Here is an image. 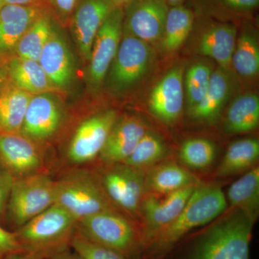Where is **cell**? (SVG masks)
<instances>
[{"instance_id":"cell-1","label":"cell","mask_w":259,"mask_h":259,"mask_svg":"<svg viewBox=\"0 0 259 259\" xmlns=\"http://www.w3.org/2000/svg\"><path fill=\"white\" fill-rule=\"evenodd\" d=\"M253 225L235 209L200 235L185 259H249Z\"/></svg>"},{"instance_id":"cell-2","label":"cell","mask_w":259,"mask_h":259,"mask_svg":"<svg viewBox=\"0 0 259 259\" xmlns=\"http://www.w3.org/2000/svg\"><path fill=\"white\" fill-rule=\"evenodd\" d=\"M224 192L216 186L197 185L177 219L149 245L155 255H161L175 246L192 230L212 222L227 208Z\"/></svg>"},{"instance_id":"cell-3","label":"cell","mask_w":259,"mask_h":259,"mask_svg":"<svg viewBox=\"0 0 259 259\" xmlns=\"http://www.w3.org/2000/svg\"><path fill=\"white\" fill-rule=\"evenodd\" d=\"M76 221L54 204L15 231L22 251L44 259L67 250L76 231Z\"/></svg>"},{"instance_id":"cell-4","label":"cell","mask_w":259,"mask_h":259,"mask_svg":"<svg viewBox=\"0 0 259 259\" xmlns=\"http://www.w3.org/2000/svg\"><path fill=\"white\" fill-rule=\"evenodd\" d=\"M111 201L93 176L75 172L55 181V203L71 214L76 222L97 213L110 210Z\"/></svg>"},{"instance_id":"cell-5","label":"cell","mask_w":259,"mask_h":259,"mask_svg":"<svg viewBox=\"0 0 259 259\" xmlns=\"http://www.w3.org/2000/svg\"><path fill=\"white\" fill-rule=\"evenodd\" d=\"M76 232L90 241L120 252L127 258L137 254L144 245L133 225L114 209L80 220L76 223Z\"/></svg>"},{"instance_id":"cell-6","label":"cell","mask_w":259,"mask_h":259,"mask_svg":"<svg viewBox=\"0 0 259 259\" xmlns=\"http://www.w3.org/2000/svg\"><path fill=\"white\" fill-rule=\"evenodd\" d=\"M55 203V181L41 172L15 179L7 211L17 229Z\"/></svg>"},{"instance_id":"cell-7","label":"cell","mask_w":259,"mask_h":259,"mask_svg":"<svg viewBox=\"0 0 259 259\" xmlns=\"http://www.w3.org/2000/svg\"><path fill=\"white\" fill-rule=\"evenodd\" d=\"M153 59L150 44L122 32L120 47L107 74L109 88L116 93L132 88L148 72Z\"/></svg>"},{"instance_id":"cell-8","label":"cell","mask_w":259,"mask_h":259,"mask_svg":"<svg viewBox=\"0 0 259 259\" xmlns=\"http://www.w3.org/2000/svg\"><path fill=\"white\" fill-rule=\"evenodd\" d=\"M123 21L122 7H116L97 32L88 63V82L92 88H100L106 78L120 47Z\"/></svg>"},{"instance_id":"cell-9","label":"cell","mask_w":259,"mask_h":259,"mask_svg":"<svg viewBox=\"0 0 259 259\" xmlns=\"http://www.w3.org/2000/svg\"><path fill=\"white\" fill-rule=\"evenodd\" d=\"M115 110H107L89 117L76 129L67 156L74 164H83L100 156L109 134L117 120Z\"/></svg>"},{"instance_id":"cell-10","label":"cell","mask_w":259,"mask_h":259,"mask_svg":"<svg viewBox=\"0 0 259 259\" xmlns=\"http://www.w3.org/2000/svg\"><path fill=\"white\" fill-rule=\"evenodd\" d=\"M169 8L166 0H130L122 6L123 31L148 44L161 40Z\"/></svg>"},{"instance_id":"cell-11","label":"cell","mask_w":259,"mask_h":259,"mask_svg":"<svg viewBox=\"0 0 259 259\" xmlns=\"http://www.w3.org/2000/svg\"><path fill=\"white\" fill-rule=\"evenodd\" d=\"M197 186H190L163 197L152 194L143 199L141 206L145 219L142 236L144 245H151L177 219Z\"/></svg>"},{"instance_id":"cell-12","label":"cell","mask_w":259,"mask_h":259,"mask_svg":"<svg viewBox=\"0 0 259 259\" xmlns=\"http://www.w3.org/2000/svg\"><path fill=\"white\" fill-rule=\"evenodd\" d=\"M116 6L111 0H78L69 27L80 57L90 60L97 31Z\"/></svg>"},{"instance_id":"cell-13","label":"cell","mask_w":259,"mask_h":259,"mask_svg":"<svg viewBox=\"0 0 259 259\" xmlns=\"http://www.w3.org/2000/svg\"><path fill=\"white\" fill-rule=\"evenodd\" d=\"M62 120V107L54 95L51 93L32 95L20 134L35 143L47 141L57 132Z\"/></svg>"},{"instance_id":"cell-14","label":"cell","mask_w":259,"mask_h":259,"mask_svg":"<svg viewBox=\"0 0 259 259\" xmlns=\"http://www.w3.org/2000/svg\"><path fill=\"white\" fill-rule=\"evenodd\" d=\"M51 10L42 7L4 5L0 8V64L15 57L19 40L28 28Z\"/></svg>"},{"instance_id":"cell-15","label":"cell","mask_w":259,"mask_h":259,"mask_svg":"<svg viewBox=\"0 0 259 259\" xmlns=\"http://www.w3.org/2000/svg\"><path fill=\"white\" fill-rule=\"evenodd\" d=\"M118 164L106 172L102 179V188L110 200L121 208L136 212L146 192L145 177L139 168Z\"/></svg>"},{"instance_id":"cell-16","label":"cell","mask_w":259,"mask_h":259,"mask_svg":"<svg viewBox=\"0 0 259 259\" xmlns=\"http://www.w3.org/2000/svg\"><path fill=\"white\" fill-rule=\"evenodd\" d=\"M61 28L56 22L38 59L51 83L59 90L68 88L75 75L74 54Z\"/></svg>"},{"instance_id":"cell-17","label":"cell","mask_w":259,"mask_h":259,"mask_svg":"<svg viewBox=\"0 0 259 259\" xmlns=\"http://www.w3.org/2000/svg\"><path fill=\"white\" fill-rule=\"evenodd\" d=\"M42 158L35 143L20 134H0V168L14 179L40 172Z\"/></svg>"},{"instance_id":"cell-18","label":"cell","mask_w":259,"mask_h":259,"mask_svg":"<svg viewBox=\"0 0 259 259\" xmlns=\"http://www.w3.org/2000/svg\"><path fill=\"white\" fill-rule=\"evenodd\" d=\"M184 75L183 66H175L155 85L150 95V111L165 123H175L182 113L185 92Z\"/></svg>"},{"instance_id":"cell-19","label":"cell","mask_w":259,"mask_h":259,"mask_svg":"<svg viewBox=\"0 0 259 259\" xmlns=\"http://www.w3.org/2000/svg\"><path fill=\"white\" fill-rule=\"evenodd\" d=\"M199 34L197 52L211 58L220 67L231 71L238 30L234 24L226 21L204 20Z\"/></svg>"},{"instance_id":"cell-20","label":"cell","mask_w":259,"mask_h":259,"mask_svg":"<svg viewBox=\"0 0 259 259\" xmlns=\"http://www.w3.org/2000/svg\"><path fill=\"white\" fill-rule=\"evenodd\" d=\"M146 132L144 122L137 117L117 119L100 153V158L105 163H124Z\"/></svg>"},{"instance_id":"cell-21","label":"cell","mask_w":259,"mask_h":259,"mask_svg":"<svg viewBox=\"0 0 259 259\" xmlns=\"http://www.w3.org/2000/svg\"><path fill=\"white\" fill-rule=\"evenodd\" d=\"M5 66L10 82L30 95L59 91L51 83L38 61L14 57Z\"/></svg>"},{"instance_id":"cell-22","label":"cell","mask_w":259,"mask_h":259,"mask_svg":"<svg viewBox=\"0 0 259 259\" xmlns=\"http://www.w3.org/2000/svg\"><path fill=\"white\" fill-rule=\"evenodd\" d=\"M230 71L220 67L213 71L209 88L202 101L189 110L194 120L212 123L218 118L231 93Z\"/></svg>"},{"instance_id":"cell-23","label":"cell","mask_w":259,"mask_h":259,"mask_svg":"<svg viewBox=\"0 0 259 259\" xmlns=\"http://www.w3.org/2000/svg\"><path fill=\"white\" fill-rule=\"evenodd\" d=\"M32 95L8 82L0 93V134H20Z\"/></svg>"},{"instance_id":"cell-24","label":"cell","mask_w":259,"mask_h":259,"mask_svg":"<svg viewBox=\"0 0 259 259\" xmlns=\"http://www.w3.org/2000/svg\"><path fill=\"white\" fill-rule=\"evenodd\" d=\"M194 21L195 15L190 8L183 5L170 7L160 40L163 52L171 54L180 49L192 32Z\"/></svg>"},{"instance_id":"cell-25","label":"cell","mask_w":259,"mask_h":259,"mask_svg":"<svg viewBox=\"0 0 259 259\" xmlns=\"http://www.w3.org/2000/svg\"><path fill=\"white\" fill-rule=\"evenodd\" d=\"M232 207L244 213L255 223L259 209V168H252L232 184L227 194Z\"/></svg>"},{"instance_id":"cell-26","label":"cell","mask_w":259,"mask_h":259,"mask_svg":"<svg viewBox=\"0 0 259 259\" xmlns=\"http://www.w3.org/2000/svg\"><path fill=\"white\" fill-rule=\"evenodd\" d=\"M197 180L175 163L163 164L151 170L145 177L146 191L154 194H167L190 186L197 185Z\"/></svg>"},{"instance_id":"cell-27","label":"cell","mask_w":259,"mask_h":259,"mask_svg":"<svg viewBox=\"0 0 259 259\" xmlns=\"http://www.w3.org/2000/svg\"><path fill=\"white\" fill-rule=\"evenodd\" d=\"M231 68L242 77L253 78L258 74V40L256 32L248 24L243 25L241 34L237 37Z\"/></svg>"},{"instance_id":"cell-28","label":"cell","mask_w":259,"mask_h":259,"mask_svg":"<svg viewBox=\"0 0 259 259\" xmlns=\"http://www.w3.org/2000/svg\"><path fill=\"white\" fill-rule=\"evenodd\" d=\"M259 124V98L254 94H245L233 101L227 112L225 127L227 133L241 134L250 132Z\"/></svg>"},{"instance_id":"cell-29","label":"cell","mask_w":259,"mask_h":259,"mask_svg":"<svg viewBox=\"0 0 259 259\" xmlns=\"http://www.w3.org/2000/svg\"><path fill=\"white\" fill-rule=\"evenodd\" d=\"M56 22L51 11L37 19L19 40L15 57L38 61Z\"/></svg>"},{"instance_id":"cell-30","label":"cell","mask_w":259,"mask_h":259,"mask_svg":"<svg viewBox=\"0 0 259 259\" xmlns=\"http://www.w3.org/2000/svg\"><path fill=\"white\" fill-rule=\"evenodd\" d=\"M259 157V142L255 139L239 140L230 145L218 168V177L232 176L253 166Z\"/></svg>"},{"instance_id":"cell-31","label":"cell","mask_w":259,"mask_h":259,"mask_svg":"<svg viewBox=\"0 0 259 259\" xmlns=\"http://www.w3.org/2000/svg\"><path fill=\"white\" fill-rule=\"evenodd\" d=\"M166 144L161 138L154 133L146 131L134 152L122 163L140 169L161 161L166 156Z\"/></svg>"},{"instance_id":"cell-32","label":"cell","mask_w":259,"mask_h":259,"mask_svg":"<svg viewBox=\"0 0 259 259\" xmlns=\"http://www.w3.org/2000/svg\"><path fill=\"white\" fill-rule=\"evenodd\" d=\"M217 153L215 144L209 140L194 138L187 140L180 148L181 161L186 166L201 170L214 162Z\"/></svg>"},{"instance_id":"cell-33","label":"cell","mask_w":259,"mask_h":259,"mask_svg":"<svg viewBox=\"0 0 259 259\" xmlns=\"http://www.w3.org/2000/svg\"><path fill=\"white\" fill-rule=\"evenodd\" d=\"M196 2L204 13L225 18L250 16L259 5V0H196Z\"/></svg>"},{"instance_id":"cell-34","label":"cell","mask_w":259,"mask_h":259,"mask_svg":"<svg viewBox=\"0 0 259 259\" xmlns=\"http://www.w3.org/2000/svg\"><path fill=\"white\" fill-rule=\"evenodd\" d=\"M212 70L204 62L192 65L184 75V90L187 95L189 110L202 101L209 88Z\"/></svg>"},{"instance_id":"cell-35","label":"cell","mask_w":259,"mask_h":259,"mask_svg":"<svg viewBox=\"0 0 259 259\" xmlns=\"http://www.w3.org/2000/svg\"><path fill=\"white\" fill-rule=\"evenodd\" d=\"M70 246L83 259H128L120 252L90 241L76 231Z\"/></svg>"},{"instance_id":"cell-36","label":"cell","mask_w":259,"mask_h":259,"mask_svg":"<svg viewBox=\"0 0 259 259\" xmlns=\"http://www.w3.org/2000/svg\"><path fill=\"white\" fill-rule=\"evenodd\" d=\"M51 13L61 28L69 27L78 0H48Z\"/></svg>"},{"instance_id":"cell-37","label":"cell","mask_w":259,"mask_h":259,"mask_svg":"<svg viewBox=\"0 0 259 259\" xmlns=\"http://www.w3.org/2000/svg\"><path fill=\"white\" fill-rule=\"evenodd\" d=\"M20 251H22V250L15 232L7 231L0 226V259Z\"/></svg>"},{"instance_id":"cell-38","label":"cell","mask_w":259,"mask_h":259,"mask_svg":"<svg viewBox=\"0 0 259 259\" xmlns=\"http://www.w3.org/2000/svg\"><path fill=\"white\" fill-rule=\"evenodd\" d=\"M14 180L8 172L0 168V216L6 211Z\"/></svg>"},{"instance_id":"cell-39","label":"cell","mask_w":259,"mask_h":259,"mask_svg":"<svg viewBox=\"0 0 259 259\" xmlns=\"http://www.w3.org/2000/svg\"><path fill=\"white\" fill-rule=\"evenodd\" d=\"M4 3L5 5L42 7V8H47L50 9L48 0H4Z\"/></svg>"},{"instance_id":"cell-40","label":"cell","mask_w":259,"mask_h":259,"mask_svg":"<svg viewBox=\"0 0 259 259\" xmlns=\"http://www.w3.org/2000/svg\"><path fill=\"white\" fill-rule=\"evenodd\" d=\"M3 259H44L40 255L32 254L27 252L20 251L7 255Z\"/></svg>"},{"instance_id":"cell-41","label":"cell","mask_w":259,"mask_h":259,"mask_svg":"<svg viewBox=\"0 0 259 259\" xmlns=\"http://www.w3.org/2000/svg\"><path fill=\"white\" fill-rule=\"evenodd\" d=\"M47 259H83L76 254V253H70L67 250L61 251L60 253H56V254L52 255L50 258Z\"/></svg>"},{"instance_id":"cell-42","label":"cell","mask_w":259,"mask_h":259,"mask_svg":"<svg viewBox=\"0 0 259 259\" xmlns=\"http://www.w3.org/2000/svg\"><path fill=\"white\" fill-rule=\"evenodd\" d=\"M8 82H9V79H8L5 66L0 64V93L4 90L5 86Z\"/></svg>"},{"instance_id":"cell-43","label":"cell","mask_w":259,"mask_h":259,"mask_svg":"<svg viewBox=\"0 0 259 259\" xmlns=\"http://www.w3.org/2000/svg\"><path fill=\"white\" fill-rule=\"evenodd\" d=\"M167 4L169 7L178 6V5H182L184 0H166Z\"/></svg>"},{"instance_id":"cell-44","label":"cell","mask_w":259,"mask_h":259,"mask_svg":"<svg viewBox=\"0 0 259 259\" xmlns=\"http://www.w3.org/2000/svg\"><path fill=\"white\" fill-rule=\"evenodd\" d=\"M111 1L116 7H122L125 3L129 2L130 0H111Z\"/></svg>"},{"instance_id":"cell-45","label":"cell","mask_w":259,"mask_h":259,"mask_svg":"<svg viewBox=\"0 0 259 259\" xmlns=\"http://www.w3.org/2000/svg\"><path fill=\"white\" fill-rule=\"evenodd\" d=\"M5 5L4 0H0V8Z\"/></svg>"}]
</instances>
